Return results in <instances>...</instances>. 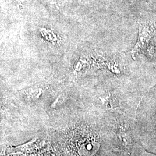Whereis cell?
<instances>
[{"label":"cell","mask_w":156,"mask_h":156,"mask_svg":"<svg viewBox=\"0 0 156 156\" xmlns=\"http://www.w3.org/2000/svg\"><path fill=\"white\" fill-rule=\"evenodd\" d=\"M154 26L151 24H142L140 25L138 41L131 51L132 57L134 59H135L140 52L145 51L149 47L154 33Z\"/></svg>","instance_id":"2"},{"label":"cell","mask_w":156,"mask_h":156,"mask_svg":"<svg viewBox=\"0 0 156 156\" xmlns=\"http://www.w3.org/2000/svg\"><path fill=\"white\" fill-rule=\"evenodd\" d=\"M133 132L146 151L156 154V87L143 98L134 117Z\"/></svg>","instance_id":"1"}]
</instances>
